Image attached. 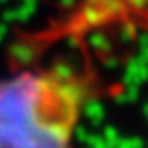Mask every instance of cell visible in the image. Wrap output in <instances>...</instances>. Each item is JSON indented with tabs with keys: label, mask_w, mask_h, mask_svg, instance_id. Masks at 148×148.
Segmentation results:
<instances>
[{
	"label": "cell",
	"mask_w": 148,
	"mask_h": 148,
	"mask_svg": "<svg viewBox=\"0 0 148 148\" xmlns=\"http://www.w3.org/2000/svg\"><path fill=\"white\" fill-rule=\"evenodd\" d=\"M91 103L88 79L68 61L0 80V148H75Z\"/></svg>",
	"instance_id": "1"
}]
</instances>
